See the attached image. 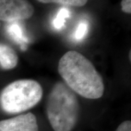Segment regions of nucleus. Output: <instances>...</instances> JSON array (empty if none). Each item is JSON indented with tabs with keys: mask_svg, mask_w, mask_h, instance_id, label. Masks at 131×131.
<instances>
[{
	"mask_svg": "<svg viewBox=\"0 0 131 131\" xmlns=\"http://www.w3.org/2000/svg\"><path fill=\"white\" fill-rule=\"evenodd\" d=\"M115 131H131L130 121H125L121 123Z\"/></svg>",
	"mask_w": 131,
	"mask_h": 131,
	"instance_id": "nucleus-12",
	"label": "nucleus"
},
{
	"mask_svg": "<svg viewBox=\"0 0 131 131\" xmlns=\"http://www.w3.org/2000/svg\"><path fill=\"white\" fill-rule=\"evenodd\" d=\"M5 28L10 39L19 45L23 50H25L27 48L29 39L26 34L23 26L19 23V20L7 23Z\"/></svg>",
	"mask_w": 131,
	"mask_h": 131,
	"instance_id": "nucleus-6",
	"label": "nucleus"
},
{
	"mask_svg": "<svg viewBox=\"0 0 131 131\" xmlns=\"http://www.w3.org/2000/svg\"><path fill=\"white\" fill-rule=\"evenodd\" d=\"M42 3H59L68 6L82 7L84 5L88 0H37Z\"/></svg>",
	"mask_w": 131,
	"mask_h": 131,
	"instance_id": "nucleus-10",
	"label": "nucleus"
},
{
	"mask_svg": "<svg viewBox=\"0 0 131 131\" xmlns=\"http://www.w3.org/2000/svg\"><path fill=\"white\" fill-rule=\"evenodd\" d=\"M0 131H1V130H0Z\"/></svg>",
	"mask_w": 131,
	"mask_h": 131,
	"instance_id": "nucleus-13",
	"label": "nucleus"
},
{
	"mask_svg": "<svg viewBox=\"0 0 131 131\" xmlns=\"http://www.w3.org/2000/svg\"><path fill=\"white\" fill-rule=\"evenodd\" d=\"M58 72L73 92L88 99H98L104 93V84L93 64L77 51H69L61 57Z\"/></svg>",
	"mask_w": 131,
	"mask_h": 131,
	"instance_id": "nucleus-1",
	"label": "nucleus"
},
{
	"mask_svg": "<svg viewBox=\"0 0 131 131\" xmlns=\"http://www.w3.org/2000/svg\"><path fill=\"white\" fill-rule=\"evenodd\" d=\"M88 22L85 20H81L77 25L73 37L77 41H81L84 39L88 33Z\"/></svg>",
	"mask_w": 131,
	"mask_h": 131,
	"instance_id": "nucleus-9",
	"label": "nucleus"
},
{
	"mask_svg": "<svg viewBox=\"0 0 131 131\" xmlns=\"http://www.w3.org/2000/svg\"><path fill=\"white\" fill-rule=\"evenodd\" d=\"M42 97V88L37 81L17 80L2 90L0 95V104L7 113L17 114L34 107Z\"/></svg>",
	"mask_w": 131,
	"mask_h": 131,
	"instance_id": "nucleus-3",
	"label": "nucleus"
},
{
	"mask_svg": "<svg viewBox=\"0 0 131 131\" xmlns=\"http://www.w3.org/2000/svg\"><path fill=\"white\" fill-rule=\"evenodd\" d=\"M1 131H39L37 118L32 113L20 114L0 122Z\"/></svg>",
	"mask_w": 131,
	"mask_h": 131,
	"instance_id": "nucleus-5",
	"label": "nucleus"
},
{
	"mask_svg": "<svg viewBox=\"0 0 131 131\" xmlns=\"http://www.w3.org/2000/svg\"><path fill=\"white\" fill-rule=\"evenodd\" d=\"M121 7L124 13L130 14L131 13V0H122Z\"/></svg>",
	"mask_w": 131,
	"mask_h": 131,
	"instance_id": "nucleus-11",
	"label": "nucleus"
},
{
	"mask_svg": "<svg viewBox=\"0 0 131 131\" xmlns=\"http://www.w3.org/2000/svg\"><path fill=\"white\" fill-rule=\"evenodd\" d=\"M18 62V57L13 48L0 44V66L2 69L9 70L15 68Z\"/></svg>",
	"mask_w": 131,
	"mask_h": 131,
	"instance_id": "nucleus-7",
	"label": "nucleus"
},
{
	"mask_svg": "<svg viewBox=\"0 0 131 131\" xmlns=\"http://www.w3.org/2000/svg\"><path fill=\"white\" fill-rule=\"evenodd\" d=\"M70 11L66 7H62L58 12L56 18L52 21V26L57 30H61L63 27L66 20L70 17Z\"/></svg>",
	"mask_w": 131,
	"mask_h": 131,
	"instance_id": "nucleus-8",
	"label": "nucleus"
},
{
	"mask_svg": "<svg viewBox=\"0 0 131 131\" xmlns=\"http://www.w3.org/2000/svg\"><path fill=\"white\" fill-rule=\"evenodd\" d=\"M34 12L27 0H0V20L9 23L30 18Z\"/></svg>",
	"mask_w": 131,
	"mask_h": 131,
	"instance_id": "nucleus-4",
	"label": "nucleus"
},
{
	"mask_svg": "<svg viewBox=\"0 0 131 131\" xmlns=\"http://www.w3.org/2000/svg\"><path fill=\"white\" fill-rule=\"evenodd\" d=\"M80 104L74 93L64 83L52 88L47 102V114L55 131H71L77 124Z\"/></svg>",
	"mask_w": 131,
	"mask_h": 131,
	"instance_id": "nucleus-2",
	"label": "nucleus"
}]
</instances>
